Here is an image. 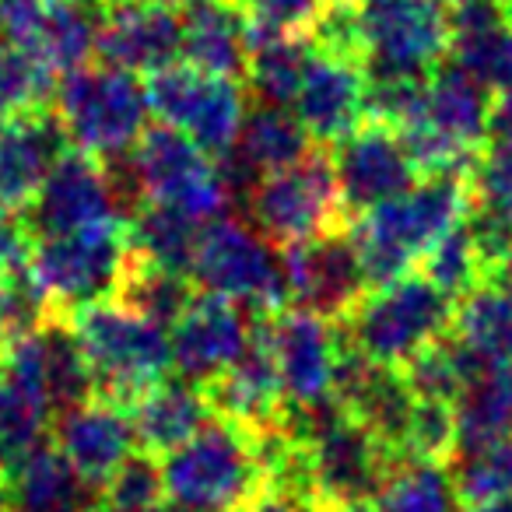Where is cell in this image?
I'll list each match as a JSON object with an SVG mask.
<instances>
[{"label": "cell", "instance_id": "cell-1", "mask_svg": "<svg viewBox=\"0 0 512 512\" xmlns=\"http://www.w3.org/2000/svg\"><path fill=\"white\" fill-rule=\"evenodd\" d=\"M470 211L467 176H428L348 221L369 288L414 274L425 253Z\"/></svg>", "mask_w": 512, "mask_h": 512}, {"label": "cell", "instance_id": "cell-2", "mask_svg": "<svg viewBox=\"0 0 512 512\" xmlns=\"http://www.w3.org/2000/svg\"><path fill=\"white\" fill-rule=\"evenodd\" d=\"M113 172L130 211L141 204H158L186 214L197 225H207L228 214L235 200L225 162L211 158L190 137L165 123L144 130L141 141L120 162H113Z\"/></svg>", "mask_w": 512, "mask_h": 512}, {"label": "cell", "instance_id": "cell-3", "mask_svg": "<svg viewBox=\"0 0 512 512\" xmlns=\"http://www.w3.org/2000/svg\"><path fill=\"white\" fill-rule=\"evenodd\" d=\"M95 379V397L130 407L172 372L169 330L116 299H99L64 316Z\"/></svg>", "mask_w": 512, "mask_h": 512}, {"label": "cell", "instance_id": "cell-4", "mask_svg": "<svg viewBox=\"0 0 512 512\" xmlns=\"http://www.w3.org/2000/svg\"><path fill=\"white\" fill-rule=\"evenodd\" d=\"M50 109L67 137V148L113 165L148 130V95L137 74L109 64H85L57 78Z\"/></svg>", "mask_w": 512, "mask_h": 512}, {"label": "cell", "instance_id": "cell-5", "mask_svg": "<svg viewBox=\"0 0 512 512\" xmlns=\"http://www.w3.org/2000/svg\"><path fill=\"white\" fill-rule=\"evenodd\" d=\"M453 316L456 302L425 274H404L369 288L337 327L351 351L386 369H400L421 348L446 337L453 330Z\"/></svg>", "mask_w": 512, "mask_h": 512}, {"label": "cell", "instance_id": "cell-6", "mask_svg": "<svg viewBox=\"0 0 512 512\" xmlns=\"http://www.w3.org/2000/svg\"><path fill=\"white\" fill-rule=\"evenodd\" d=\"M158 463L165 498L200 512H235L267 484L256 432L225 418H211Z\"/></svg>", "mask_w": 512, "mask_h": 512}, {"label": "cell", "instance_id": "cell-7", "mask_svg": "<svg viewBox=\"0 0 512 512\" xmlns=\"http://www.w3.org/2000/svg\"><path fill=\"white\" fill-rule=\"evenodd\" d=\"M242 197L249 207V225L274 249L348 232L351 218L344 211L334 162L327 151H309L302 162L253 179L242 190Z\"/></svg>", "mask_w": 512, "mask_h": 512}, {"label": "cell", "instance_id": "cell-8", "mask_svg": "<svg viewBox=\"0 0 512 512\" xmlns=\"http://www.w3.org/2000/svg\"><path fill=\"white\" fill-rule=\"evenodd\" d=\"M369 78H428L449 57L446 0H348Z\"/></svg>", "mask_w": 512, "mask_h": 512}, {"label": "cell", "instance_id": "cell-9", "mask_svg": "<svg viewBox=\"0 0 512 512\" xmlns=\"http://www.w3.org/2000/svg\"><path fill=\"white\" fill-rule=\"evenodd\" d=\"M190 281L200 292L239 302L253 316H274L288 309L281 253L249 221L232 214L200 228Z\"/></svg>", "mask_w": 512, "mask_h": 512}, {"label": "cell", "instance_id": "cell-10", "mask_svg": "<svg viewBox=\"0 0 512 512\" xmlns=\"http://www.w3.org/2000/svg\"><path fill=\"white\" fill-rule=\"evenodd\" d=\"M127 228L130 221L36 239L29 274L53 313L67 316L71 309L88 306V302L113 299L130 260Z\"/></svg>", "mask_w": 512, "mask_h": 512}, {"label": "cell", "instance_id": "cell-11", "mask_svg": "<svg viewBox=\"0 0 512 512\" xmlns=\"http://www.w3.org/2000/svg\"><path fill=\"white\" fill-rule=\"evenodd\" d=\"M144 95H148V109L158 116V123L186 134L218 162L232 155L235 137L246 120L242 81L204 74L176 60V64L148 74Z\"/></svg>", "mask_w": 512, "mask_h": 512}, {"label": "cell", "instance_id": "cell-12", "mask_svg": "<svg viewBox=\"0 0 512 512\" xmlns=\"http://www.w3.org/2000/svg\"><path fill=\"white\" fill-rule=\"evenodd\" d=\"M25 214L36 239H50V235H71L85 228L127 225L134 211L116 183L113 165L67 148L53 162L50 176L43 179Z\"/></svg>", "mask_w": 512, "mask_h": 512}, {"label": "cell", "instance_id": "cell-13", "mask_svg": "<svg viewBox=\"0 0 512 512\" xmlns=\"http://www.w3.org/2000/svg\"><path fill=\"white\" fill-rule=\"evenodd\" d=\"M271 355L278 365L285 411H309L334 400L337 365L344 355V334L337 323L306 309L264 316Z\"/></svg>", "mask_w": 512, "mask_h": 512}, {"label": "cell", "instance_id": "cell-14", "mask_svg": "<svg viewBox=\"0 0 512 512\" xmlns=\"http://www.w3.org/2000/svg\"><path fill=\"white\" fill-rule=\"evenodd\" d=\"M365 92H369V71L362 60L313 43L302 67L299 92L292 99V113L309 141L334 148L365 123Z\"/></svg>", "mask_w": 512, "mask_h": 512}, {"label": "cell", "instance_id": "cell-15", "mask_svg": "<svg viewBox=\"0 0 512 512\" xmlns=\"http://www.w3.org/2000/svg\"><path fill=\"white\" fill-rule=\"evenodd\" d=\"M285 274L288 309H306L330 323H341L355 302L369 292L348 232L323 235L302 246L278 249Z\"/></svg>", "mask_w": 512, "mask_h": 512}, {"label": "cell", "instance_id": "cell-16", "mask_svg": "<svg viewBox=\"0 0 512 512\" xmlns=\"http://www.w3.org/2000/svg\"><path fill=\"white\" fill-rule=\"evenodd\" d=\"M330 162H334L337 190H341L348 218H358L418 183V172H414L397 130L369 120L330 148Z\"/></svg>", "mask_w": 512, "mask_h": 512}, {"label": "cell", "instance_id": "cell-17", "mask_svg": "<svg viewBox=\"0 0 512 512\" xmlns=\"http://www.w3.org/2000/svg\"><path fill=\"white\" fill-rule=\"evenodd\" d=\"M253 327V313L239 302L197 292L169 330L172 369L190 383L204 386L242 355Z\"/></svg>", "mask_w": 512, "mask_h": 512}, {"label": "cell", "instance_id": "cell-18", "mask_svg": "<svg viewBox=\"0 0 512 512\" xmlns=\"http://www.w3.org/2000/svg\"><path fill=\"white\" fill-rule=\"evenodd\" d=\"M95 60L127 74H155L179 60V11L172 0H123L102 8Z\"/></svg>", "mask_w": 512, "mask_h": 512}, {"label": "cell", "instance_id": "cell-19", "mask_svg": "<svg viewBox=\"0 0 512 512\" xmlns=\"http://www.w3.org/2000/svg\"><path fill=\"white\" fill-rule=\"evenodd\" d=\"M53 446L71 463L74 474L95 491L137 453L127 407L102 397H88L60 411L53 418Z\"/></svg>", "mask_w": 512, "mask_h": 512}, {"label": "cell", "instance_id": "cell-20", "mask_svg": "<svg viewBox=\"0 0 512 512\" xmlns=\"http://www.w3.org/2000/svg\"><path fill=\"white\" fill-rule=\"evenodd\" d=\"M204 393L214 418L235 421L249 432H267L278 425L285 414V393H281L264 316H253L242 355L225 372H218L211 383H204Z\"/></svg>", "mask_w": 512, "mask_h": 512}, {"label": "cell", "instance_id": "cell-21", "mask_svg": "<svg viewBox=\"0 0 512 512\" xmlns=\"http://www.w3.org/2000/svg\"><path fill=\"white\" fill-rule=\"evenodd\" d=\"M64 151L67 137L50 106L0 120V204L29 211Z\"/></svg>", "mask_w": 512, "mask_h": 512}, {"label": "cell", "instance_id": "cell-22", "mask_svg": "<svg viewBox=\"0 0 512 512\" xmlns=\"http://www.w3.org/2000/svg\"><path fill=\"white\" fill-rule=\"evenodd\" d=\"M449 57L491 95L512 88V15L498 0H453Z\"/></svg>", "mask_w": 512, "mask_h": 512}, {"label": "cell", "instance_id": "cell-23", "mask_svg": "<svg viewBox=\"0 0 512 512\" xmlns=\"http://www.w3.org/2000/svg\"><path fill=\"white\" fill-rule=\"evenodd\" d=\"M179 60L204 74H246V11L235 0H176Z\"/></svg>", "mask_w": 512, "mask_h": 512}, {"label": "cell", "instance_id": "cell-24", "mask_svg": "<svg viewBox=\"0 0 512 512\" xmlns=\"http://www.w3.org/2000/svg\"><path fill=\"white\" fill-rule=\"evenodd\" d=\"M127 414H130V425H134L137 449L155 456V460H162L172 449L190 442L214 418L204 386L190 383L183 376L158 379L155 386H148L127 407Z\"/></svg>", "mask_w": 512, "mask_h": 512}, {"label": "cell", "instance_id": "cell-25", "mask_svg": "<svg viewBox=\"0 0 512 512\" xmlns=\"http://www.w3.org/2000/svg\"><path fill=\"white\" fill-rule=\"evenodd\" d=\"M313 151V141L295 120L292 109L281 106H253L246 109V120L235 137L232 155L225 158V172L232 179L235 193L246 190L253 179L267 176V172L288 169V165L302 162Z\"/></svg>", "mask_w": 512, "mask_h": 512}, {"label": "cell", "instance_id": "cell-26", "mask_svg": "<svg viewBox=\"0 0 512 512\" xmlns=\"http://www.w3.org/2000/svg\"><path fill=\"white\" fill-rule=\"evenodd\" d=\"M449 334L484 365L512 372V264L484 274L456 306Z\"/></svg>", "mask_w": 512, "mask_h": 512}, {"label": "cell", "instance_id": "cell-27", "mask_svg": "<svg viewBox=\"0 0 512 512\" xmlns=\"http://www.w3.org/2000/svg\"><path fill=\"white\" fill-rule=\"evenodd\" d=\"M491 99L495 95L481 81L470 78L453 60L449 64L442 60L425 78V113H421V120H428L435 130L467 144V148H484L488 144Z\"/></svg>", "mask_w": 512, "mask_h": 512}, {"label": "cell", "instance_id": "cell-28", "mask_svg": "<svg viewBox=\"0 0 512 512\" xmlns=\"http://www.w3.org/2000/svg\"><path fill=\"white\" fill-rule=\"evenodd\" d=\"M8 512H95V488L46 442L8 477Z\"/></svg>", "mask_w": 512, "mask_h": 512}, {"label": "cell", "instance_id": "cell-29", "mask_svg": "<svg viewBox=\"0 0 512 512\" xmlns=\"http://www.w3.org/2000/svg\"><path fill=\"white\" fill-rule=\"evenodd\" d=\"M456 456L512 435V372L484 369L463 383L453 400Z\"/></svg>", "mask_w": 512, "mask_h": 512}, {"label": "cell", "instance_id": "cell-30", "mask_svg": "<svg viewBox=\"0 0 512 512\" xmlns=\"http://www.w3.org/2000/svg\"><path fill=\"white\" fill-rule=\"evenodd\" d=\"M200 228L204 225H197V221L179 211H169V207H158V204H141L130 214V228H127L130 253L141 256L144 264L165 267V271H176L190 278Z\"/></svg>", "mask_w": 512, "mask_h": 512}, {"label": "cell", "instance_id": "cell-31", "mask_svg": "<svg viewBox=\"0 0 512 512\" xmlns=\"http://www.w3.org/2000/svg\"><path fill=\"white\" fill-rule=\"evenodd\" d=\"M193 295H197V285L186 274L144 264L141 256L130 253L127 271H123L113 299L123 302L127 309H134L144 320L158 323L162 330H172V323L183 316V309L190 306Z\"/></svg>", "mask_w": 512, "mask_h": 512}, {"label": "cell", "instance_id": "cell-32", "mask_svg": "<svg viewBox=\"0 0 512 512\" xmlns=\"http://www.w3.org/2000/svg\"><path fill=\"white\" fill-rule=\"evenodd\" d=\"M39 365H43V390L53 407V418L81 400L95 397V379L74 341L64 316H53L39 327Z\"/></svg>", "mask_w": 512, "mask_h": 512}, {"label": "cell", "instance_id": "cell-33", "mask_svg": "<svg viewBox=\"0 0 512 512\" xmlns=\"http://www.w3.org/2000/svg\"><path fill=\"white\" fill-rule=\"evenodd\" d=\"M376 512H456L453 477L439 463H397L372 498Z\"/></svg>", "mask_w": 512, "mask_h": 512}, {"label": "cell", "instance_id": "cell-34", "mask_svg": "<svg viewBox=\"0 0 512 512\" xmlns=\"http://www.w3.org/2000/svg\"><path fill=\"white\" fill-rule=\"evenodd\" d=\"M453 477V491L460 509H477V505H488L495 498L512 495V435L491 442V446L470 449L460 453L449 467Z\"/></svg>", "mask_w": 512, "mask_h": 512}, {"label": "cell", "instance_id": "cell-35", "mask_svg": "<svg viewBox=\"0 0 512 512\" xmlns=\"http://www.w3.org/2000/svg\"><path fill=\"white\" fill-rule=\"evenodd\" d=\"M421 274L453 302H460L463 295L481 285L484 267H481V256H477L474 239H470L467 221L453 225L432 249H428L425 260H421Z\"/></svg>", "mask_w": 512, "mask_h": 512}, {"label": "cell", "instance_id": "cell-36", "mask_svg": "<svg viewBox=\"0 0 512 512\" xmlns=\"http://www.w3.org/2000/svg\"><path fill=\"white\" fill-rule=\"evenodd\" d=\"M446 463L456 460V418L453 404L414 397L404 439H400V463Z\"/></svg>", "mask_w": 512, "mask_h": 512}, {"label": "cell", "instance_id": "cell-37", "mask_svg": "<svg viewBox=\"0 0 512 512\" xmlns=\"http://www.w3.org/2000/svg\"><path fill=\"white\" fill-rule=\"evenodd\" d=\"M162 502V463L141 449L95 491V512H155Z\"/></svg>", "mask_w": 512, "mask_h": 512}, {"label": "cell", "instance_id": "cell-38", "mask_svg": "<svg viewBox=\"0 0 512 512\" xmlns=\"http://www.w3.org/2000/svg\"><path fill=\"white\" fill-rule=\"evenodd\" d=\"M57 81L18 46L8 39H0V120L32 113V109H46L53 99Z\"/></svg>", "mask_w": 512, "mask_h": 512}, {"label": "cell", "instance_id": "cell-39", "mask_svg": "<svg viewBox=\"0 0 512 512\" xmlns=\"http://www.w3.org/2000/svg\"><path fill=\"white\" fill-rule=\"evenodd\" d=\"M470 200L488 207H509L512 204V144L509 141H488L477 151L474 165L467 172Z\"/></svg>", "mask_w": 512, "mask_h": 512}, {"label": "cell", "instance_id": "cell-40", "mask_svg": "<svg viewBox=\"0 0 512 512\" xmlns=\"http://www.w3.org/2000/svg\"><path fill=\"white\" fill-rule=\"evenodd\" d=\"M32 249H36V232L29 225V214L0 204V281L29 271Z\"/></svg>", "mask_w": 512, "mask_h": 512}, {"label": "cell", "instance_id": "cell-41", "mask_svg": "<svg viewBox=\"0 0 512 512\" xmlns=\"http://www.w3.org/2000/svg\"><path fill=\"white\" fill-rule=\"evenodd\" d=\"M249 18H264L288 32H313L330 0H235Z\"/></svg>", "mask_w": 512, "mask_h": 512}, {"label": "cell", "instance_id": "cell-42", "mask_svg": "<svg viewBox=\"0 0 512 512\" xmlns=\"http://www.w3.org/2000/svg\"><path fill=\"white\" fill-rule=\"evenodd\" d=\"M235 512H323V509L309 495L288 488V484H264V488Z\"/></svg>", "mask_w": 512, "mask_h": 512}, {"label": "cell", "instance_id": "cell-43", "mask_svg": "<svg viewBox=\"0 0 512 512\" xmlns=\"http://www.w3.org/2000/svg\"><path fill=\"white\" fill-rule=\"evenodd\" d=\"M488 141H509L512 144V88H505V92H498L495 99H491Z\"/></svg>", "mask_w": 512, "mask_h": 512}, {"label": "cell", "instance_id": "cell-44", "mask_svg": "<svg viewBox=\"0 0 512 512\" xmlns=\"http://www.w3.org/2000/svg\"><path fill=\"white\" fill-rule=\"evenodd\" d=\"M15 341L11 334V316H8V292H4V281H0V351Z\"/></svg>", "mask_w": 512, "mask_h": 512}, {"label": "cell", "instance_id": "cell-45", "mask_svg": "<svg viewBox=\"0 0 512 512\" xmlns=\"http://www.w3.org/2000/svg\"><path fill=\"white\" fill-rule=\"evenodd\" d=\"M467 512H512V495L509 498H495V502L477 505V509H467Z\"/></svg>", "mask_w": 512, "mask_h": 512}, {"label": "cell", "instance_id": "cell-46", "mask_svg": "<svg viewBox=\"0 0 512 512\" xmlns=\"http://www.w3.org/2000/svg\"><path fill=\"white\" fill-rule=\"evenodd\" d=\"M155 512H200V509H190V505H179V502H169V498H165Z\"/></svg>", "mask_w": 512, "mask_h": 512}, {"label": "cell", "instance_id": "cell-47", "mask_svg": "<svg viewBox=\"0 0 512 512\" xmlns=\"http://www.w3.org/2000/svg\"><path fill=\"white\" fill-rule=\"evenodd\" d=\"M0 512H8V477L0 474Z\"/></svg>", "mask_w": 512, "mask_h": 512}, {"label": "cell", "instance_id": "cell-48", "mask_svg": "<svg viewBox=\"0 0 512 512\" xmlns=\"http://www.w3.org/2000/svg\"><path fill=\"white\" fill-rule=\"evenodd\" d=\"M113 4H123V0H99V8H113Z\"/></svg>", "mask_w": 512, "mask_h": 512}, {"label": "cell", "instance_id": "cell-49", "mask_svg": "<svg viewBox=\"0 0 512 512\" xmlns=\"http://www.w3.org/2000/svg\"><path fill=\"white\" fill-rule=\"evenodd\" d=\"M498 4H502V8H505V11H509V15H512V0H498Z\"/></svg>", "mask_w": 512, "mask_h": 512}, {"label": "cell", "instance_id": "cell-50", "mask_svg": "<svg viewBox=\"0 0 512 512\" xmlns=\"http://www.w3.org/2000/svg\"><path fill=\"white\" fill-rule=\"evenodd\" d=\"M502 211L509 214V225H512V204H509V207H502Z\"/></svg>", "mask_w": 512, "mask_h": 512}, {"label": "cell", "instance_id": "cell-51", "mask_svg": "<svg viewBox=\"0 0 512 512\" xmlns=\"http://www.w3.org/2000/svg\"><path fill=\"white\" fill-rule=\"evenodd\" d=\"M88 4H99V0H88Z\"/></svg>", "mask_w": 512, "mask_h": 512}]
</instances>
